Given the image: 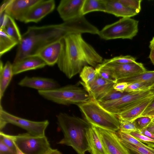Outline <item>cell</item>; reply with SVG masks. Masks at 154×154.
<instances>
[{
  "label": "cell",
  "instance_id": "1",
  "mask_svg": "<svg viewBox=\"0 0 154 154\" xmlns=\"http://www.w3.org/2000/svg\"><path fill=\"white\" fill-rule=\"evenodd\" d=\"M63 47L57 64L69 79L89 65L95 68L103 61L102 57L83 38L81 34H72L63 38Z\"/></svg>",
  "mask_w": 154,
  "mask_h": 154
},
{
  "label": "cell",
  "instance_id": "2",
  "mask_svg": "<svg viewBox=\"0 0 154 154\" xmlns=\"http://www.w3.org/2000/svg\"><path fill=\"white\" fill-rule=\"evenodd\" d=\"M65 36L62 23L28 27L22 35L13 62L26 57L36 55L43 47Z\"/></svg>",
  "mask_w": 154,
  "mask_h": 154
},
{
  "label": "cell",
  "instance_id": "3",
  "mask_svg": "<svg viewBox=\"0 0 154 154\" xmlns=\"http://www.w3.org/2000/svg\"><path fill=\"white\" fill-rule=\"evenodd\" d=\"M57 118L58 126L63 135L57 143L71 146L78 154L90 152L87 132L91 125L85 119L64 112L59 113Z\"/></svg>",
  "mask_w": 154,
  "mask_h": 154
},
{
  "label": "cell",
  "instance_id": "4",
  "mask_svg": "<svg viewBox=\"0 0 154 154\" xmlns=\"http://www.w3.org/2000/svg\"><path fill=\"white\" fill-rule=\"evenodd\" d=\"M78 106L85 120L92 125L114 132L119 130L118 116L103 108L93 98Z\"/></svg>",
  "mask_w": 154,
  "mask_h": 154
},
{
  "label": "cell",
  "instance_id": "5",
  "mask_svg": "<svg viewBox=\"0 0 154 154\" xmlns=\"http://www.w3.org/2000/svg\"><path fill=\"white\" fill-rule=\"evenodd\" d=\"M38 93L45 99L63 105H78L87 102L91 98L85 88L76 85H69L48 90L38 91Z\"/></svg>",
  "mask_w": 154,
  "mask_h": 154
},
{
  "label": "cell",
  "instance_id": "6",
  "mask_svg": "<svg viewBox=\"0 0 154 154\" xmlns=\"http://www.w3.org/2000/svg\"><path fill=\"white\" fill-rule=\"evenodd\" d=\"M138 21L131 18H122L105 26L99 31L100 38L107 40L116 39H132L138 32Z\"/></svg>",
  "mask_w": 154,
  "mask_h": 154
},
{
  "label": "cell",
  "instance_id": "7",
  "mask_svg": "<svg viewBox=\"0 0 154 154\" xmlns=\"http://www.w3.org/2000/svg\"><path fill=\"white\" fill-rule=\"evenodd\" d=\"M8 124L17 126L25 130L27 133L35 136L45 135V131L49 124L48 120L35 121L12 115L4 110L0 105V131Z\"/></svg>",
  "mask_w": 154,
  "mask_h": 154
},
{
  "label": "cell",
  "instance_id": "8",
  "mask_svg": "<svg viewBox=\"0 0 154 154\" xmlns=\"http://www.w3.org/2000/svg\"><path fill=\"white\" fill-rule=\"evenodd\" d=\"M12 137L24 154H46L52 149L45 135L35 136L26 133L12 135Z\"/></svg>",
  "mask_w": 154,
  "mask_h": 154
},
{
  "label": "cell",
  "instance_id": "9",
  "mask_svg": "<svg viewBox=\"0 0 154 154\" xmlns=\"http://www.w3.org/2000/svg\"><path fill=\"white\" fill-rule=\"evenodd\" d=\"M153 94L152 88L128 93L121 98L109 102L98 103L104 109L117 116L142 99Z\"/></svg>",
  "mask_w": 154,
  "mask_h": 154
},
{
  "label": "cell",
  "instance_id": "10",
  "mask_svg": "<svg viewBox=\"0 0 154 154\" xmlns=\"http://www.w3.org/2000/svg\"><path fill=\"white\" fill-rule=\"evenodd\" d=\"M97 66L104 67L111 72L117 82L119 80L144 72L146 70L143 64L137 62L126 64L109 63L100 64Z\"/></svg>",
  "mask_w": 154,
  "mask_h": 154
},
{
  "label": "cell",
  "instance_id": "11",
  "mask_svg": "<svg viewBox=\"0 0 154 154\" xmlns=\"http://www.w3.org/2000/svg\"><path fill=\"white\" fill-rule=\"evenodd\" d=\"M93 126L108 154H129L127 149L121 142L116 132Z\"/></svg>",
  "mask_w": 154,
  "mask_h": 154
},
{
  "label": "cell",
  "instance_id": "12",
  "mask_svg": "<svg viewBox=\"0 0 154 154\" xmlns=\"http://www.w3.org/2000/svg\"><path fill=\"white\" fill-rule=\"evenodd\" d=\"M40 0H7L4 11L14 19L23 22L29 11Z\"/></svg>",
  "mask_w": 154,
  "mask_h": 154
},
{
  "label": "cell",
  "instance_id": "13",
  "mask_svg": "<svg viewBox=\"0 0 154 154\" xmlns=\"http://www.w3.org/2000/svg\"><path fill=\"white\" fill-rule=\"evenodd\" d=\"M85 0H62L57 10L64 22L82 16V10Z\"/></svg>",
  "mask_w": 154,
  "mask_h": 154
},
{
  "label": "cell",
  "instance_id": "14",
  "mask_svg": "<svg viewBox=\"0 0 154 154\" xmlns=\"http://www.w3.org/2000/svg\"><path fill=\"white\" fill-rule=\"evenodd\" d=\"M54 0H40L29 10L24 19L23 22L37 23L51 12L54 9Z\"/></svg>",
  "mask_w": 154,
  "mask_h": 154
},
{
  "label": "cell",
  "instance_id": "15",
  "mask_svg": "<svg viewBox=\"0 0 154 154\" xmlns=\"http://www.w3.org/2000/svg\"><path fill=\"white\" fill-rule=\"evenodd\" d=\"M63 38L53 42L43 47L36 55L42 60L47 65L51 66L57 64L63 48Z\"/></svg>",
  "mask_w": 154,
  "mask_h": 154
},
{
  "label": "cell",
  "instance_id": "16",
  "mask_svg": "<svg viewBox=\"0 0 154 154\" xmlns=\"http://www.w3.org/2000/svg\"><path fill=\"white\" fill-rule=\"evenodd\" d=\"M19 85L37 89L45 91L59 87L57 82L50 78L40 77H29L26 76L18 82Z\"/></svg>",
  "mask_w": 154,
  "mask_h": 154
},
{
  "label": "cell",
  "instance_id": "17",
  "mask_svg": "<svg viewBox=\"0 0 154 154\" xmlns=\"http://www.w3.org/2000/svg\"><path fill=\"white\" fill-rule=\"evenodd\" d=\"M115 83L102 78L97 74L92 82L84 87L91 97L98 101L113 88Z\"/></svg>",
  "mask_w": 154,
  "mask_h": 154
},
{
  "label": "cell",
  "instance_id": "18",
  "mask_svg": "<svg viewBox=\"0 0 154 154\" xmlns=\"http://www.w3.org/2000/svg\"><path fill=\"white\" fill-rule=\"evenodd\" d=\"M47 65L45 62L37 55L25 57L12 63L14 75L28 70L43 68Z\"/></svg>",
  "mask_w": 154,
  "mask_h": 154
},
{
  "label": "cell",
  "instance_id": "19",
  "mask_svg": "<svg viewBox=\"0 0 154 154\" xmlns=\"http://www.w3.org/2000/svg\"><path fill=\"white\" fill-rule=\"evenodd\" d=\"M154 98V94L149 96L117 116L119 119L134 121L140 117Z\"/></svg>",
  "mask_w": 154,
  "mask_h": 154
},
{
  "label": "cell",
  "instance_id": "20",
  "mask_svg": "<svg viewBox=\"0 0 154 154\" xmlns=\"http://www.w3.org/2000/svg\"><path fill=\"white\" fill-rule=\"evenodd\" d=\"M105 13L122 18H130L138 14L136 11L125 6L119 0H106Z\"/></svg>",
  "mask_w": 154,
  "mask_h": 154
},
{
  "label": "cell",
  "instance_id": "21",
  "mask_svg": "<svg viewBox=\"0 0 154 154\" xmlns=\"http://www.w3.org/2000/svg\"><path fill=\"white\" fill-rule=\"evenodd\" d=\"M91 154H108L95 129L91 125L87 132Z\"/></svg>",
  "mask_w": 154,
  "mask_h": 154
},
{
  "label": "cell",
  "instance_id": "22",
  "mask_svg": "<svg viewBox=\"0 0 154 154\" xmlns=\"http://www.w3.org/2000/svg\"><path fill=\"white\" fill-rule=\"evenodd\" d=\"M12 64L7 61L4 66L2 61L0 64V100L1 101L5 91L13 75Z\"/></svg>",
  "mask_w": 154,
  "mask_h": 154
},
{
  "label": "cell",
  "instance_id": "23",
  "mask_svg": "<svg viewBox=\"0 0 154 154\" xmlns=\"http://www.w3.org/2000/svg\"><path fill=\"white\" fill-rule=\"evenodd\" d=\"M2 29L9 36L17 42L18 44L20 42L22 35L19 28L14 19L8 15L5 25Z\"/></svg>",
  "mask_w": 154,
  "mask_h": 154
},
{
  "label": "cell",
  "instance_id": "24",
  "mask_svg": "<svg viewBox=\"0 0 154 154\" xmlns=\"http://www.w3.org/2000/svg\"><path fill=\"white\" fill-rule=\"evenodd\" d=\"M106 0H85L82 12L83 16L94 11L105 12Z\"/></svg>",
  "mask_w": 154,
  "mask_h": 154
},
{
  "label": "cell",
  "instance_id": "25",
  "mask_svg": "<svg viewBox=\"0 0 154 154\" xmlns=\"http://www.w3.org/2000/svg\"><path fill=\"white\" fill-rule=\"evenodd\" d=\"M118 82H125L128 83L144 82L149 83L154 87V71L146 70L133 76L120 80Z\"/></svg>",
  "mask_w": 154,
  "mask_h": 154
},
{
  "label": "cell",
  "instance_id": "26",
  "mask_svg": "<svg viewBox=\"0 0 154 154\" xmlns=\"http://www.w3.org/2000/svg\"><path fill=\"white\" fill-rule=\"evenodd\" d=\"M18 44V43L9 36L3 29H0V57Z\"/></svg>",
  "mask_w": 154,
  "mask_h": 154
},
{
  "label": "cell",
  "instance_id": "27",
  "mask_svg": "<svg viewBox=\"0 0 154 154\" xmlns=\"http://www.w3.org/2000/svg\"><path fill=\"white\" fill-rule=\"evenodd\" d=\"M97 75L95 69L92 66H84L80 73V77L83 83L84 86L88 85L96 78Z\"/></svg>",
  "mask_w": 154,
  "mask_h": 154
},
{
  "label": "cell",
  "instance_id": "28",
  "mask_svg": "<svg viewBox=\"0 0 154 154\" xmlns=\"http://www.w3.org/2000/svg\"><path fill=\"white\" fill-rule=\"evenodd\" d=\"M119 139L132 144L140 146L152 151H154V149L142 143L131 136L129 133L122 132L120 130L116 132Z\"/></svg>",
  "mask_w": 154,
  "mask_h": 154
},
{
  "label": "cell",
  "instance_id": "29",
  "mask_svg": "<svg viewBox=\"0 0 154 154\" xmlns=\"http://www.w3.org/2000/svg\"><path fill=\"white\" fill-rule=\"evenodd\" d=\"M120 140L127 149L129 154H154V151H151L144 147L132 144L120 139Z\"/></svg>",
  "mask_w": 154,
  "mask_h": 154
},
{
  "label": "cell",
  "instance_id": "30",
  "mask_svg": "<svg viewBox=\"0 0 154 154\" xmlns=\"http://www.w3.org/2000/svg\"><path fill=\"white\" fill-rule=\"evenodd\" d=\"M128 86L125 91L130 93L133 92L145 91L152 88L153 85L146 82H135L128 83Z\"/></svg>",
  "mask_w": 154,
  "mask_h": 154
},
{
  "label": "cell",
  "instance_id": "31",
  "mask_svg": "<svg viewBox=\"0 0 154 154\" xmlns=\"http://www.w3.org/2000/svg\"><path fill=\"white\" fill-rule=\"evenodd\" d=\"M136 62V59L130 55L116 56L110 59L104 60L102 64H107L109 63L126 64Z\"/></svg>",
  "mask_w": 154,
  "mask_h": 154
},
{
  "label": "cell",
  "instance_id": "32",
  "mask_svg": "<svg viewBox=\"0 0 154 154\" xmlns=\"http://www.w3.org/2000/svg\"><path fill=\"white\" fill-rule=\"evenodd\" d=\"M125 91L122 93L112 88L98 101L99 103H104L118 99L128 93Z\"/></svg>",
  "mask_w": 154,
  "mask_h": 154
},
{
  "label": "cell",
  "instance_id": "33",
  "mask_svg": "<svg viewBox=\"0 0 154 154\" xmlns=\"http://www.w3.org/2000/svg\"><path fill=\"white\" fill-rule=\"evenodd\" d=\"M152 119L147 116H140L134 120V123L137 129L140 131L146 128L152 122Z\"/></svg>",
  "mask_w": 154,
  "mask_h": 154
},
{
  "label": "cell",
  "instance_id": "34",
  "mask_svg": "<svg viewBox=\"0 0 154 154\" xmlns=\"http://www.w3.org/2000/svg\"><path fill=\"white\" fill-rule=\"evenodd\" d=\"M119 120L120 131L128 133L135 131H139L136 128L134 121L124 119H119Z\"/></svg>",
  "mask_w": 154,
  "mask_h": 154
},
{
  "label": "cell",
  "instance_id": "35",
  "mask_svg": "<svg viewBox=\"0 0 154 154\" xmlns=\"http://www.w3.org/2000/svg\"><path fill=\"white\" fill-rule=\"evenodd\" d=\"M129 134L140 142L154 149V140L141 134L138 131L132 132Z\"/></svg>",
  "mask_w": 154,
  "mask_h": 154
},
{
  "label": "cell",
  "instance_id": "36",
  "mask_svg": "<svg viewBox=\"0 0 154 154\" xmlns=\"http://www.w3.org/2000/svg\"><path fill=\"white\" fill-rule=\"evenodd\" d=\"M95 69L99 76L108 81L116 83L117 82L113 77L111 71L104 67L97 66Z\"/></svg>",
  "mask_w": 154,
  "mask_h": 154
},
{
  "label": "cell",
  "instance_id": "37",
  "mask_svg": "<svg viewBox=\"0 0 154 154\" xmlns=\"http://www.w3.org/2000/svg\"><path fill=\"white\" fill-rule=\"evenodd\" d=\"M126 7L136 11L138 13L141 9L142 0H119Z\"/></svg>",
  "mask_w": 154,
  "mask_h": 154
},
{
  "label": "cell",
  "instance_id": "38",
  "mask_svg": "<svg viewBox=\"0 0 154 154\" xmlns=\"http://www.w3.org/2000/svg\"><path fill=\"white\" fill-rule=\"evenodd\" d=\"M0 140L7 146L16 152V148L12 135L5 134L2 131L0 132Z\"/></svg>",
  "mask_w": 154,
  "mask_h": 154
},
{
  "label": "cell",
  "instance_id": "39",
  "mask_svg": "<svg viewBox=\"0 0 154 154\" xmlns=\"http://www.w3.org/2000/svg\"><path fill=\"white\" fill-rule=\"evenodd\" d=\"M148 116L152 119L154 118V98L140 116Z\"/></svg>",
  "mask_w": 154,
  "mask_h": 154
},
{
  "label": "cell",
  "instance_id": "40",
  "mask_svg": "<svg viewBox=\"0 0 154 154\" xmlns=\"http://www.w3.org/2000/svg\"><path fill=\"white\" fill-rule=\"evenodd\" d=\"M128 84L125 82H118L114 84L113 88L115 90L123 93L125 92L127 88Z\"/></svg>",
  "mask_w": 154,
  "mask_h": 154
},
{
  "label": "cell",
  "instance_id": "41",
  "mask_svg": "<svg viewBox=\"0 0 154 154\" xmlns=\"http://www.w3.org/2000/svg\"><path fill=\"white\" fill-rule=\"evenodd\" d=\"M0 154H16V152L6 146L0 140Z\"/></svg>",
  "mask_w": 154,
  "mask_h": 154
},
{
  "label": "cell",
  "instance_id": "42",
  "mask_svg": "<svg viewBox=\"0 0 154 154\" xmlns=\"http://www.w3.org/2000/svg\"><path fill=\"white\" fill-rule=\"evenodd\" d=\"M140 132L142 134L145 135L151 139L154 140V134L150 133L146 128L141 130Z\"/></svg>",
  "mask_w": 154,
  "mask_h": 154
},
{
  "label": "cell",
  "instance_id": "43",
  "mask_svg": "<svg viewBox=\"0 0 154 154\" xmlns=\"http://www.w3.org/2000/svg\"><path fill=\"white\" fill-rule=\"evenodd\" d=\"M146 129L150 133L154 134V123L152 122Z\"/></svg>",
  "mask_w": 154,
  "mask_h": 154
},
{
  "label": "cell",
  "instance_id": "44",
  "mask_svg": "<svg viewBox=\"0 0 154 154\" xmlns=\"http://www.w3.org/2000/svg\"><path fill=\"white\" fill-rule=\"evenodd\" d=\"M46 154H62V153L57 149H51Z\"/></svg>",
  "mask_w": 154,
  "mask_h": 154
},
{
  "label": "cell",
  "instance_id": "45",
  "mask_svg": "<svg viewBox=\"0 0 154 154\" xmlns=\"http://www.w3.org/2000/svg\"><path fill=\"white\" fill-rule=\"evenodd\" d=\"M149 58L152 63L154 65V50H151Z\"/></svg>",
  "mask_w": 154,
  "mask_h": 154
},
{
  "label": "cell",
  "instance_id": "46",
  "mask_svg": "<svg viewBox=\"0 0 154 154\" xmlns=\"http://www.w3.org/2000/svg\"><path fill=\"white\" fill-rule=\"evenodd\" d=\"M149 48L151 50H154V37H153L152 40L150 42Z\"/></svg>",
  "mask_w": 154,
  "mask_h": 154
},
{
  "label": "cell",
  "instance_id": "47",
  "mask_svg": "<svg viewBox=\"0 0 154 154\" xmlns=\"http://www.w3.org/2000/svg\"><path fill=\"white\" fill-rule=\"evenodd\" d=\"M15 145L16 148V154H24L15 144Z\"/></svg>",
  "mask_w": 154,
  "mask_h": 154
},
{
  "label": "cell",
  "instance_id": "48",
  "mask_svg": "<svg viewBox=\"0 0 154 154\" xmlns=\"http://www.w3.org/2000/svg\"><path fill=\"white\" fill-rule=\"evenodd\" d=\"M152 89L153 90V93H154V87L152 88Z\"/></svg>",
  "mask_w": 154,
  "mask_h": 154
},
{
  "label": "cell",
  "instance_id": "49",
  "mask_svg": "<svg viewBox=\"0 0 154 154\" xmlns=\"http://www.w3.org/2000/svg\"><path fill=\"white\" fill-rule=\"evenodd\" d=\"M152 122L154 123V118L152 119Z\"/></svg>",
  "mask_w": 154,
  "mask_h": 154
}]
</instances>
